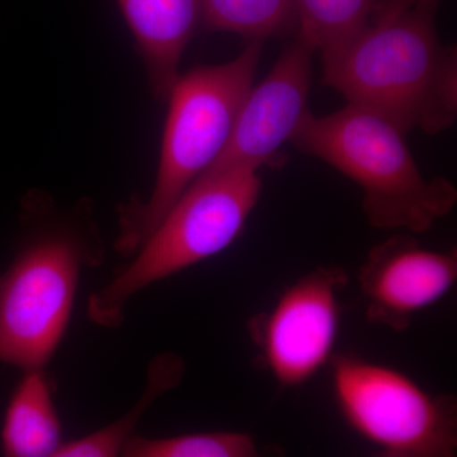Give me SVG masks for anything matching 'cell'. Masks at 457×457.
Instances as JSON below:
<instances>
[{
	"mask_svg": "<svg viewBox=\"0 0 457 457\" xmlns=\"http://www.w3.org/2000/svg\"><path fill=\"white\" fill-rule=\"evenodd\" d=\"M438 3L372 20L323 54V83L404 134L446 131L457 117V53L438 37Z\"/></svg>",
	"mask_w": 457,
	"mask_h": 457,
	"instance_id": "1",
	"label": "cell"
},
{
	"mask_svg": "<svg viewBox=\"0 0 457 457\" xmlns=\"http://www.w3.org/2000/svg\"><path fill=\"white\" fill-rule=\"evenodd\" d=\"M23 237L0 273V362L45 370L73 314L80 276L101 263L104 245L84 206L56 210L44 196L23 204Z\"/></svg>",
	"mask_w": 457,
	"mask_h": 457,
	"instance_id": "2",
	"label": "cell"
},
{
	"mask_svg": "<svg viewBox=\"0 0 457 457\" xmlns=\"http://www.w3.org/2000/svg\"><path fill=\"white\" fill-rule=\"evenodd\" d=\"M262 41H249L231 62L180 74L167 102L158 173L145 200L120 209L117 252L132 257L164 216L227 146L240 107L253 87Z\"/></svg>",
	"mask_w": 457,
	"mask_h": 457,
	"instance_id": "3",
	"label": "cell"
},
{
	"mask_svg": "<svg viewBox=\"0 0 457 457\" xmlns=\"http://www.w3.org/2000/svg\"><path fill=\"white\" fill-rule=\"evenodd\" d=\"M404 137L384 117L347 104L326 116L309 112L293 144L359 186L371 227L425 233L453 212L457 189L444 177L427 179Z\"/></svg>",
	"mask_w": 457,
	"mask_h": 457,
	"instance_id": "4",
	"label": "cell"
},
{
	"mask_svg": "<svg viewBox=\"0 0 457 457\" xmlns=\"http://www.w3.org/2000/svg\"><path fill=\"white\" fill-rule=\"evenodd\" d=\"M260 170L236 167L198 177L130 263L88 300L93 323L116 328L134 295L220 254L245 230L262 191Z\"/></svg>",
	"mask_w": 457,
	"mask_h": 457,
	"instance_id": "5",
	"label": "cell"
},
{
	"mask_svg": "<svg viewBox=\"0 0 457 457\" xmlns=\"http://www.w3.org/2000/svg\"><path fill=\"white\" fill-rule=\"evenodd\" d=\"M330 366L337 405L361 437L398 457H457L455 396L356 354H336Z\"/></svg>",
	"mask_w": 457,
	"mask_h": 457,
	"instance_id": "6",
	"label": "cell"
},
{
	"mask_svg": "<svg viewBox=\"0 0 457 457\" xmlns=\"http://www.w3.org/2000/svg\"><path fill=\"white\" fill-rule=\"evenodd\" d=\"M347 281L341 267H318L288 286L270 311L249 320L261 363L281 386H303L335 357L339 293Z\"/></svg>",
	"mask_w": 457,
	"mask_h": 457,
	"instance_id": "7",
	"label": "cell"
},
{
	"mask_svg": "<svg viewBox=\"0 0 457 457\" xmlns=\"http://www.w3.org/2000/svg\"><path fill=\"white\" fill-rule=\"evenodd\" d=\"M312 54L314 51L299 38L282 51L266 78L249 90L227 146L204 174L236 167L261 170L285 163L282 147L293 143L311 112Z\"/></svg>",
	"mask_w": 457,
	"mask_h": 457,
	"instance_id": "8",
	"label": "cell"
},
{
	"mask_svg": "<svg viewBox=\"0 0 457 457\" xmlns=\"http://www.w3.org/2000/svg\"><path fill=\"white\" fill-rule=\"evenodd\" d=\"M456 279V249L431 251L408 231L387 237L370 251L360 270L366 318L404 332L411 319L453 290Z\"/></svg>",
	"mask_w": 457,
	"mask_h": 457,
	"instance_id": "9",
	"label": "cell"
},
{
	"mask_svg": "<svg viewBox=\"0 0 457 457\" xmlns=\"http://www.w3.org/2000/svg\"><path fill=\"white\" fill-rule=\"evenodd\" d=\"M158 101L180 77L183 54L203 29L201 0H117Z\"/></svg>",
	"mask_w": 457,
	"mask_h": 457,
	"instance_id": "10",
	"label": "cell"
},
{
	"mask_svg": "<svg viewBox=\"0 0 457 457\" xmlns=\"http://www.w3.org/2000/svg\"><path fill=\"white\" fill-rule=\"evenodd\" d=\"M62 446L54 383L45 370L25 371L9 400L2 428L3 457H50Z\"/></svg>",
	"mask_w": 457,
	"mask_h": 457,
	"instance_id": "11",
	"label": "cell"
},
{
	"mask_svg": "<svg viewBox=\"0 0 457 457\" xmlns=\"http://www.w3.org/2000/svg\"><path fill=\"white\" fill-rule=\"evenodd\" d=\"M185 371V362L177 354L163 353L154 357L147 368L145 387L128 413L98 431L62 444L50 457H119L144 414L156 400L182 381Z\"/></svg>",
	"mask_w": 457,
	"mask_h": 457,
	"instance_id": "12",
	"label": "cell"
},
{
	"mask_svg": "<svg viewBox=\"0 0 457 457\" xmlns=\"http://www.w3.org/2000/svg\"><path fill=\"white\" fill-rule=\"evenodd\" d=\"M203 29L262 41L297 31L295 0H201Z\"/></svg>",
	"mask_w": 457,
	"mask_h": 457,
	"instance_id": "13",
	"label": "cell"
},
{
	"mask_svg": "<svg viewBox=\"0 0 457 457\" xmlns=\"http://www.w3.org/2000/svg\"><path fill=\"white\" fill-rule=\"evenodd\" d=\"M297 38L320 55L341 46L371 22L385 0H295Z\"/></svg>",
	"mask_w": 457,
	"mask_h": 457,
	"instance_id": "14",
	"label": "cell"
},
{
	"mask_svg": "<svg viewBox=\"0 0 457 457\" xmlns=\"http://www.w3.org/2000/svg\"><path fill=\"white\" fill-rule=\"evenodd\" d=\"M119 457H273L248 433L220 431L167 438L130 436Z\"/></svg>",
	"mask_w": 457,
	"mask_h": 457,
	"instance_id": "15",
	"label": "cell"
},
{
	"mask_svg": "<svg viewBox=\"0 0 457 457\" xmlns=\"http://www.w3.org/2000/svg\"><path fill=\"white\" fill-rule=\"evenodd\" d=\"M435 2H440V0H385L384 4L378 8L372 20H386V18L399 16L418 5Z\"/></svg>",
	"mask_w": 457,
	"mask_h": 457,
	"instance_id": "16",
	"label": "cell"
},
{
	"mask_svg": "<svg viewBox=\"0 0 457 457\" xmlns=\"http://www.w3.org/2000/svg\"><path fill=\"white\" fill-rule=\"evenodd\" d=\"M374 457H398V456L392 455V453H383V451H381V453H378V455H375Z\"/></svg>",
	"mask_w": 457,
	"mask_h": 457,
	"instance_id": "17",
	"label": "cell"
}]
</instances>
